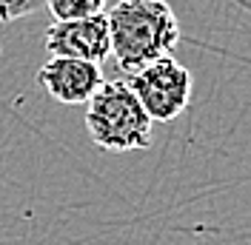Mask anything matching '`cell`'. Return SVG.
<instances>
[{"label":"cell","instance_id":"cell-7","mask_svg":"<svg viewBox=\"0 0 251 245\" xmlns=\"http://www.w3.org/2000/svg\"><path fill=\"white\" fill-rule=\"evenodd\" d=\"M46 0H0V23H15L43 9Z\"/></svg>","mask_w":251,"mask_h":245},{"label":"cell","instance_id":"cell-3","mask_svg":"<svg viewBox=\"0 0 251 245\" xmlns=\"http://www.w3.org/2000/svg\"><path fill=\"white\" fill-rule=\"evenodd\" d=\"M126 83L154 122H169L180 117L191 100V72L172 54H163L140 66L137 72L128 74Z\"/></svg>","mask_w":251,"mask_h":245},{"label":"cell","instance_id":"cell-6","mask_svg":"<svg viewBox=\"0 0 251 245\" xmlns=\"http://www.w3.org/2000/svg\"><path fill=\"white\" fill-rule=\"evenodd\" d=\"M54 20H72V17L97 15L106 9V0H46Z\"/></svg>","mask_w":251,"mask_h":245},{"label":"cell","instance_id":"cell-5","mask_svg":"<svg viewBox=\"0 0 251 245\" xmlns=\"http://www.w3.org/2000/svg\"><path fill=\"white\" fill-rule=\"evenodd\" d=\"M103 80L106 77L100 63L60 54H49L43 69L37 72V86L63 106H86V100L100 89Z\"/></svg>","mask_w":251,"mask_h":245},{"label":"cell","instance_id":"cell-2","mask_svg":"<svg viewBox=\"0 0 251 245\" xmlns=\"http://www.w3.org/2000/svg\"><path fill=\"white\" fill-rule=\"evenodd\" d=\"M154 120L126 80H103L86 100V131L103 151H143L151 146Z\"/></svg>","mask_w":251,"mask_h":245},{"label":"cell","instance_id":"cell-4","mask_svg":"<svg viewBox=\"0 0 251 245\" xmlns=\"http://www.w3.org/2000/svg\"><path fill=\"white\" fill-rule=\"evenodd\" d=\"M46 51L60 57H80V60L103 63L111 57V37L106 12L72 20H54L46 29Z\"/></svg>","mask_w":251,"mask_h":245},{"label":"cell","instance_id":"cell-1","mask_svg":"<svg viewBox=\"0 0 251 245\" xmlns=\"http://www.w3.org/2000/svg\"><path fill=\"white\" fill-rule=\"evenodd\" d=\"M106 20L111 57L126 74L172 54L180 43V23L166 0H120L106 12Z\"/></svg>","mask_w":251,"mask_h":245}]
</instances>
